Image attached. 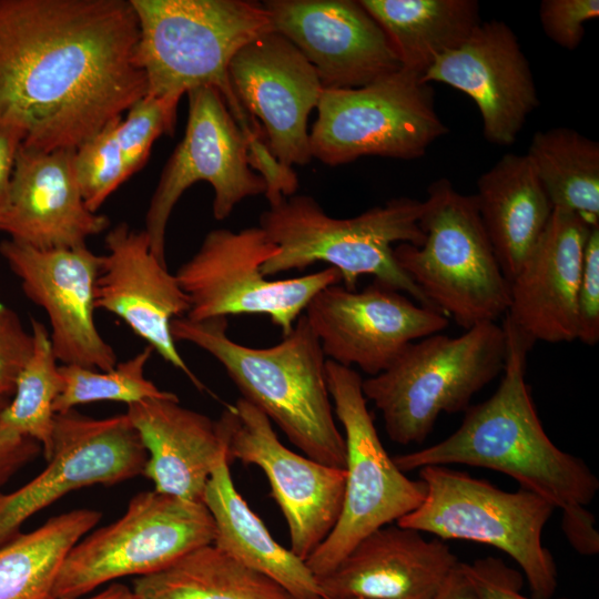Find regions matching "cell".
<instances>
[{"label": "cell", "instance_id": "cell-28", "mask_svg": "<svg viewBox=\"0 0 599 599\" xmlns=\"http://www.w3.org/2000/svg\"><path fill=\"white\" fill-rule=\"evenodd\" d=\"M390 42L403 69L422 78L481 22L476 0H359Z\"/></svg>", "mask_w": 599, "mask_h": 599}, {"label": "cell", "instance_id": "cell-6", "mask_svg": "<svg viewBox=\"0 0 599 599\" xmlns=\"http://www.w3.org/2000/svg\"><path fill=\"white\" fill-rule=\"evenodd\" d=\"M419 225L424 243L396 244L394 256L433 307L466 331L505 316L510 284L474 196L461 194L447 179L434 181Z\"/></svg>", "mask_w": 599, "mask_h": 599}, {"label": "cell", "instance_id": "cell-46", "mask_svg": "<svg viewBox=\"0 0 599 599\" xmlns=\"http://www.w3.org/2000/svg\"><path fill=\"white\" fill-rule=\"evenodd\" d=\"M317 599H368V598H362V597L333 598V597H327V596H319Z\"/></svg>", "mask_w": 599, "mask_h": 599}, {"label": "cell", "instance_id": "cell-12", "mask_svg": "<svg viewBox=\"0 0 599 599\" xmlns=\"http://www.w3.org/2000/svg\"><path fill=\"white\" fill-rule=\"evenodd\" d=\"M215 528L203 502L155 490L136 494L124 515L79 540L58 572L52 598H80L124 576L160 571L205 545Z\"/></svg>", "mask_w": 599, "mask_h": 599}, {"label": "cell", "instance_id": "cell-23", "mask_svg": "<svg viewBox=\"0 0 599 599\" xmlns=\"http://www.w3.org/2000/svg\"><path fill=\"white\" fill-rule=\"evenodd\" d=\"M74 150H40L21 144L0 232L37 248L87 245L109 227L108 216L90 211L73 163Z\"/></svg>", "mask_w": 599, "mask_h": 599}, {"label": "cell", "instance_id": "cell-4", "mask_svg": "<svg viewBox=\"0 0 599 599\" xmlns=\"http://www.w3.org/2000/svg\"><path fill=\"white\" fill-rule=\"evenodd\" d=\"M139 24L136 58L146 93L181 100L211 87L224 98L248 140L263 139L260 124L238 102L229 78L234 55L272 31L262 2L248 0H130Z\"/></svg>", "mask_w": 599, "mask_h": 599}, {"label": "cell", "instance_id": "cell-35", "mask_svg": "<svg viewBox=\"0 0 599 599\" xmlns=\"http://www.w3.org/2000/svg\"><path fill=\"white\" fill-rule=\"evenodd\" d=\"M179 102L145 94L119 121L118 139L129 177L145 164L155 140L174 133Z\"/></svg>", "mask_w": 599, "mask_h": 599}, {"label": "cell", "instance_id": "cell-15", "mask_svg": "<svg viewBox=\"0 0 599 599\" xmlns=\"http://www.w3.org/2000/svg\"><path fill=\"white\" fill-rule=\"evenodd\" d=\"M148 453L126 414L97 419L75 409L55 415L48 465L17 490L0 491V547L28 518L65 494L92 486H112L143 475Z\"/></svg>", "mask_w": 599, "mask_h": 599}, {"label": "cell", "instance_id": "cell-9", "mask_svg": "<svg viewBox=\"0 0 599 599\" xmlns=\"http://www.w3.org/2000/svg\"><path fill=\"white\" fill-rule=\"evenodd\" d=\"M326 383L334 415L344 428L346 481L336 525L305 560L316 579L332 571L365 536L416 509L426 494L425 484L409 479L384 448L358 372L327 359Z\"/></svg>", "mask_w": 599, "mask_h": 599}, {"label": "cell", "instance_id": "cell-13", "mask_svg": "<svg viewBox=\"0 0 599 599\" xmlns=\"http://www.w3.org/2000/svg\"><path fill=\"white\" fill-rule=\"evenodd\" d=\"M189 115L183 139L167 160L145 214L150 247L166 264V227L182 194L196 182L214 191L213 216L223 221L244 199L265 194L266 183L248 160V138L214 88L186 93Z\"/></svg>", "mask_w": 599, "mask_h": 599}, {"label": "cell", "instance_id": "cell-25", "mask_svg": "<svg viewBox=\"0 0 599 599\" xmlns=\"http://www.w3.org/2000/svg\"><path fill=\"white\" fill-rule=\"evenodd\" d=\"M125 414L148 453L143 475L154 490L202 502L213 468L227 456L221 418L183 407L177 397L144 399Z\"/></svg>", "mask_w": 599, "mask_h": 599}, {"label": "cell", "instance_id": "cell-8", "mask_svg": "<svg viewBox=\"0 0 599 599\" xmlns=\"http://www.w3.org/2000/svg\"><path fill=\"white\" fill-rule=\"evenodd\" d=\"M418 475L426 487L425 498L397 525L444 541L490 545L517 562L534 598H552L557 566L542 545V530L556 510L549 501L522 488L505 491L446 466H425Z\"/></svg>", "mask_w": 599, "mask_h": 599}, {"label": "cell", "instance_id": "cell-21", "mask_svg": "<svg viewBox=\"0 0 599 599\" xmlns=\"http://www.w3.org/2000/svg\"><path fill=\"white\" fill-rule=\"evenodd\" d=\"M106 253L95 283V308L120 317L165 362L182 370L200 389L204 386L185 364L171 334L174 318L186 315L190 303L175 274L152 253L146 233L126 223L104 238Z\"/></svg>", "mask_w": 599, "mask_h": 599}, {"label": "cell", "instance_id": "cell-36", "mask_svg": "<svg viewBox=\"0 0 599 599\" xmlns=\"http://www.w3.org/2000/svg\"><path fill=\"white\" fill-rule=\"evenodd\" d=\"M539 22L545 34L566 50L577 49L585 35V23L599 16L598 0H542Z\"/></svg>", "mask_w": 599, "mask_h": 599}, {"label": "cell", "instance_id": "cell-26", "mask_svg": "<svg viewBox=\"0 0 599 599\" xmlns=\"http://www.w3.org/2000/svg\"><path fill=\"white\" fill-rule=\"evenodd\" d=\"M473 196L510 283L545 231L554 207L526 154H504L478 177Z\"/></svg>", "mask_w": 599, "mask_h": 599}, {"label": "cell", "instance_id": "cell-22", "mask_svg": "<svg viewBox=\"0 0 599 599\" xmlns=\"http://www.w3.org/2000/svg\"><path fill=\"white\" fill-rule=\"evenodd\" d=\"M592 227L573 212L554 209L545 231L510 281L505 316L531 348L538 341L577 339L578 287Z\"/></svg>", "mask_w": 599, "mask_h": 599}, {"label": "cell", "instance_id": "cell-43", "mask_svg": "<svg viewBox=\"0 0 599 599\" xmlns=\"http://www.w3.org/2000/svg\"><path fill=\"white\" fill-rule=\"evenodd\" d=\"M432 599H475L473 589L460 568V562L451 570Z\"/></svg>", "mask_w": 599, "mask_h": 599}, {"label": "cell", "instance_id": "cell-24", "mask_svg": "<svg viewBox=\"0 0 599 599\" xmlns=\"http://www.w3.org/2000/svg\"><path fill=\"white\" fill-rule=\"evenodd\" d=\"M458 559L441 539L386 525L365 536L327 575L321 596L368 599H432Z\"/></svg>", "mask_w": 599, "mask_h": 599}, {"label": "cell", "instance_id": "cell-41", "mask_svg": "<svg viewBox=\"0 0 599 599\" xmlns=\"http://www.w3.org/2000/svg\"><path fill=\"white\" fill-rule=\"evenodd\" d=\"M42 453L32 438H0V487Z\"/></svg>", "mask_w": 599, "mask_h": 599}, {"label": "cell", "instance_id": "cell-18", "mask_svg": "<svg viewBox=\"0 0 599 599\" xmlns=\"http://www.w3.org/2000/svg\"><path fill=\"white\" fill-rule=\"evenodd\" d=\"M229 78L243 109L262 122L273 156L286 167L307 164L313 159L307 120L324 88L298 49L268 31L234 55Z\"/></svg>", "mask_w": 599, "mask_h": 599}, {"label": "cell", "instance_id": "cell-34", "mask_svg": "<svg viewBox=\"0 0 599 599\" xmlns=\"http://www.w3.org/2000/svg\"><path fill=\"white\" fill-rule=\"evenodd\" d=\"M121 118L110 121L74 150L78 183L87 207L95 213L129 179L118 139Z\"/></svg>", "mask_w": 599, "mask_h": 599}, {"label": "cell", "instance_id": "cell-11", "mask_svg": "<svg viewBox=\"0 0 599 599\" xmlns=\"http://www.w3.org/2000/svg\"><path fill=\"white\" fill-rule=\"evenodd\" d=\"M260 226L209 232L175 276L189 297L192 321L265 314L287 335L321 290L342 282L332 266L301 277L271 281L261 266L278 252Z\"/></svg>", "mask_w": 599, "mask_h": 599}, {"label": "cell", "instance_id": "cell-17", "mask_svg": "<svg viewBox=\"0 0 599 599\" xmlns=\"http://www.w3.org/2000/svg\"><path fill=\"white\" fill-rule=\"evenodd\" d=\"M0 254L20 280L27 297L47 313L51 345L59 362L99 370L116 365L113 347L94 322L95 283L102 255L87 245L37 248L10 238L0 243Z\"/></svg>", "mask_w": 599, "mask_h": 599}, {"label": "cell", "instance_id": "cell-44", "mask_svg": "<svg viewBox=\"0 0 599 599\" xmlns=\"http://www.w3.org/2000/svg\"><path fill=\"white\" fill-rule=\"evenodd\" d=\"M60 599H80V598H60ZM85 599H135L134 593L126 586L114 583L105 588L98 595Z\"/></svg>", "mask_w": 599, "mask_h": 599}, {"label": "cell", "instance_id": "cell-33", "mask_svg": "<svg viewBox=\"0 0 599 599\" xmlns=\"http://www.w3.org/2000/svg\"><path fill=\"white\" fill-rule=\"evenodd\" d=\"M153 348L146 345L134 356L118 362L109 370L73 364L59 366L63 387L54 403L55 414L99 400L123 402L126 405L150 398H174V393L160 389L144 375Z\"/></svg>", "mask_w": 599, "mask_h": 599}, {"label": "cell", "instance_id": "cell-29", "mask_svg": "<svg viewBox=\"0 0 599 599\" xmlns=\"http://www.w3.org/2000/svg\"><path fill=\"white\" fill-rule=\"evenodd\" d=\"M135 599H297L213 544L134 580Z\"/></svg>", "mask_w": 599, "mask_h": 599}, {"label": "cell", "instance_id": "cell-1", "mask_svg": "<svg viewBox=\"0 0 599 599\" xmlns=\"http://www.w3.org/2000/svg\"><path fill=\"white\" fill-rule=\"evenodd\" d=\"M130 0H0V123L75 150L146 93Z\"/></svg>", "mask_w": 599, "mask_h": 599}, {"label": "cell", "instance_id": "cell-14", "mask_svg": "<svg viewBox=\"0 0 599 599\" xmlns=\"http://www.w3.org/2000/svg\"><path fill=\"white\" fill-rule=\"evenodd\" d=\"M229 461L260 467L288 527L291 551L302 560L326 539L341 515L346 470L284 446L271 420L240 397L221 415Z\"/></svg>", "mask_w": 599, "mask_h": 599}, {"label": "cell", "instance_id": "cell-27", "mask_svg": "<svg viewBox=\"0 0 599 599\" xmlns=\"http://www.w3.org/2000/svg\"><path fill=\"white\" fill-rule=\"evenodd\" d=\"M224 455L213 468L202 502L215 528L213 545L244 566L277 582L297 599L321 590L306 562L281 546L236 490Z\"/></svg>", "mask_w": 599, "mask_h": 599}, {"label": "cell", "instance_id": "cell-3", "mask_svg": "<svg viewBox=\"0 0 599 599\" xmlns=\"http://www.w3.org/2000/svg\"><path fill=\"white\" fill-rule=\"evenodd\" d=\"M227 318H174L175 342L191 343L212 355L240 390L287 439L318 463L345 469V439L335 423L326 383V361L305 314L271 347L254 348L231 339Z\"/></svg>", "mask_w": 599, "mask_h": 599}, {"label": "cell", "instance_id": "cell-42", "mask_svg": "<svg viewBox=\"0 0 599 599\" xmlns=\"http://www.w3.org/2000/svg\"><path fill=\"white\" fill-rule=\"evenodd\" d=\"M23 133L11 125L0 123V219L9 200L12 173Z\"/></svg>", "mask_w": 599, "mask_h": 599}, {"label": "cell", "instance_id": "cell-45", "mask_svg": "<svg viewBox=\"0 0 599 599\" xmlns=\"http://www.w3.org/2000/svg\"><path fill=\"white\" fill-rule=\"evenodd\" d=\"M10 399H11L10 397H7V396L0 394V414L9 405Z\"/></svg>", "mask_w": 599, "mask_h": 599}, {"label": "cell", "instance_id": "cell-20", "mask_svg": "<svg viewBox=\"0 0 599 599\" xmlns=\"http://www.w3.org/2000/svg\"><path fill=\"white\" fill-rule=\"evenodd\" d=\"M426 83L459 90L477 105L485 139L516 142L539 99L530 64L512 29L504 21H481L457 48L425 72Z\"/></svg>", "mask_w": 599, "mask_h": 599}, {"label": "cell", "instance_id": "cell-10", "mask_svg": "<svg viewBox=\"0 0 599 599\" xmlns=\"http://www.w3.org/2000/svg\"><path fill=\"white\" fill-rule=\"evenodd\" d=\"M316 109L311 154L329 166L374 155L417 159L448 132L432 85L403 68L361 88L324 89Z\"/></svg>", "mask_w": 599, "mask_h": 599}, {"label": "cell", "instance_id": "cell-2", "mask_svg": "<svg viewBox=\"0 0 599 599\" xmlns=\"http://www.w3.org/2000/svg\"><path fill=\"white\" fill-rule=\"evenodd\" d=\"M501 327L506 356L497 390L469 406L447 438L393 460L404 473L449 464L502 473L561 510L562 531L577 552L596 555L599 532L586 507L595 499L599 480L582 459L559 449L546 434L526 382L531 347L506 317Z\"/></svg>", "mask_w": 599, "mask_h": 599}, {"label": "cell", "instance_id": "cell-30", "mask_svg": "<svg viewBox=\"0 0 599 599\" xmlns=\"http://www.w3.org/2000/svg\"><path fill=\"white\" fill-rule=\"evenodd\" d=\"M101 518L99 510L74 509L1 546L0 599H53L65 556Z\"/></svg>", "mask_w": 599, "mask_h": 599}, {"label": "cell", "instance_id": "cell-39", "mask_svg": "<svg viewBox=\"0 0 599 599\" xmlns=\"http://www.w3.org/2000/svg\"><path fill=\"white\" fill-rule=\"evenodd\" d=\"M33 348V336L18 314L0 303V394L12 397L17 377Z\"/></svg>", "mask_w": 599, "mask_h": 599}, {"label": "cell", "instance_id": "cell-5", "mask_svg": "<svg viewBox=\"0 0 599 599\" xmlns=\"http://www.w3.org/2000/svg\"><path fill=\"white\" fill-rule=\"evenodd\" d=\"M423 211L424 201L396 197L357 216L337 219L309 195L284 197L260 216L258 226L280 248L261 271L267 277L323 262L341 273L348 290H356L361 275H372L435 309L394 256V244L424 243Z\"/></svg>", "mask_w": 599, "mask_h": 599}, {"label": "cell", "instance_id": "cell-7", "mask_svg": "<svg viewBox=\"0 0 599 599\" xmlns=\"http://www.w3.org/2000/svg\"><path fill=\"white\" fill-rule=\"evenodd\" d=\"M505 356V334L496 322L456 337L437 333L408 344L385 370L363 379L362 390L380 410L394 443L422 444L441 413L470 406L502 372Z\"/></svg>", "mask_w": 599, "mask_h": 599}, {"label": "cell", "instance_id": "cell-38", "mask_svg": "<svg viewBox=\"0 0 599 599\" xmlns=\"http://www.w3.org/2000/svg\"><path fill=\"white\" fill-rule=\"evenodd\" d=\"M460 568L473 589L475 599H536L521 593L524 575L499 558L488 556L478 558L471 564L460 562Z\"/></svg>", "mask_w": 599, "mask_h": 599}, {"label": "cell", "instance_id": "cell-19", "mask_svg": "<svg viewBox=\"0 0 599 599\" xmlns=\"http://www.w3.org/2000/svg\"><path fill=\"white\" fill-rule=\"evenodd\" d=\"M272 30L290 40L324 89L361 88L402 68L386 34L353 0H267Z\"/></svg>", "mask_w": 599, "mask_h": 599}, {"label": "cell", "instance_id": "cell-32", "mask_svg": "<svg viewBox=\"0 0 599 599\" xmlns=\"http://www.w3.org/2000/svg\"><path fill=\"white\" fill-rule=\"evenodd\" d=\"M31 333L32 353L17 377L13 398L0 414V438H32L49 460L57 415L54 403L63 382L47 327L32 318Z\"/></svg>", "mask_w": 599, "mask_h": 599}, {"label": "cell", "instance_id": "cell-37", "mask_svg": "<svg viewBox=\"0 0 599 599\" xmlns=\"http://www.w3.org/2000/svg\"><path fill=\"white\" fill-rule=\"evenodd\" d=\"M577 339L593 346L599 341V225L588 235L577 296Z\"/></svg>", "mask_w": 599, "mask_h": 599}, {"label": "cell", "instance_id": "cell-31", "mask_svg": "<svg viewBox=\"0 0 599 599\" xmlns=\"http://www.w3.org/2000/svg\"><path fill=\"white\" fill-rule=\"evenodd\" d=\"M554 209L599 225V143L571 128L536 132L526 153Z\"/></svg>", "mask_w": 599, "mask_h": 599}, {"label": "cell", "instance_id": "cell-40", "mask_svg": "<svg viewBox=\"0 0 599 599\" xmlns=\"http://www.w3.org/2000/svg\"><path fill=\"white\" fill-rule=\"evenodd\" d=\"M248 160L251 167L266 183L264 195L270 205L278 203L284 197L294 195L298 186V181L293 167L282 165L273 156L264 139H254L248 142Z\"/></svg>", "mask_w": 599, "mask_h": 599}, {"label": "cell", "instance_id": "cell-16", "mask_svg": "<svg viewBox=\"0 0 599 599\" xmlns=\"http://www.w3.org/2000/svg\"><path fill=\"white\" fill-rule=\"evenodd\" d=\"M305 316L327 359L356 365L370 376L385 370L408 344L449 324L440 312L375 280L359 292L338 284L321 290Z\"/></svg>", "mask_w": 599, "mask_h": 599}]
</instances>
